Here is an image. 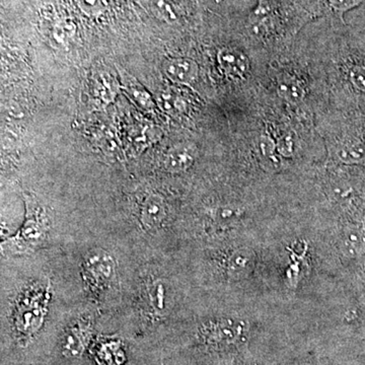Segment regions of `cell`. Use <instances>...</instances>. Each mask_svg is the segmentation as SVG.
<instances>
[{"mask_svg": "<svg viewBox=\"0 0 365 365\" xmlns=\"http://www.w3.org/2000/svg\"><path fill=\"white\" fill-rule=\"evenodd\" d=\"M304 14V11L299 13L297 9L283 6L275 0H258L249 14L248 30L259 39H269L299 25Z\"/></svg>", "mask_w": 365, "mask_h": 365, "instance_id": "obj_1", "label": "cell"}, {"mask_svg": "<svg viewBox=\"0 0 365 365\" xmlns=\"http://www.w3.org/2000/svg\"><path fill=\"white\" fill-rule=\"evenodd\" d=\"M51 294L49 285L33 284L16 297L14 309V325L16 332L31 337L39 332L45 323Z\"/></svg>", "mask_w": 365, "mask_h": 365, "instance_id": "obj_2", "label": "cell"}, {"mask_svg": "<svg viewBox=\"0 0 365 365\" xmlns=\"http://www.w3.org/2000/svg\"><path fill=\"white\" fill-rule=\"evenodd\" d=\"M249 324L234 317H216L206 319L197 330L200 344L212 349H240L249 344Z\"/></svg>", "mask_w": 365, "mask_h": 365, "instance_id": "obj_3", "label": "cell"}, {"mask_svg": "<svg viewBox=\"0 0 365 365\" xmlns=\"http://www.w3.org/2000/svg\"><path fill=\"white\" fill-rule=\"evenodd\" d=\"M25 220L19 232L4 242V248L13 253L23 254L36 250L45 242L50 230L45 209L30 193H24Z\"/></svg>", "mask_w": 365, "mask_h": 365, "instance_id": "obj_4", "label": "cell"}, {"mask_svg": "<svg viewBox=\"0 0 365 365\" xmlns=\"http://www.w3.org/2000/svg\"><path fill=\"white\" fill-rule=\"evenodd\" d=\"M81 275L88 289L96 297H102L117 284V262L104 249L88 250L81 262Z\"/></svg>", "mask_w": 365, "mask_h": 365, "instance_id": "obj_5", "label": "cell"}, {"mask_svg": "<svg viewBox=\"0 0 365 365\" xmlns=\"http://www.w3.org/2000/svg\"><path fill=\"white\" fill-rule=\"evenodd\" d=\"M141 292L144 311L150 317L160 318L170 311L172 294L167 281L160 278H150L144 283Z\"/></svg>", "mask_w": 365, "mask_h": 365, "instance_id": "obj_6", "label": "cell"}, {"mask_svg": "<svg viewBox=\"0 0 365 365\" xmlns=\"http://www.w3.org/2000/svg\"><path fill=\"white\" fill-rule=\"evenodd\" d=\"M220 272L228 280L241 281L249 277L254 268V254L246 248L228 250L217 260Z\"/></svg>", "mask_w": 365, "mask_h": 365, "instance_id": "obj_7", "label": "cell"}, {"mask_svg": "<svg viewBox=\"0 0 365 365\" xmlns=\"http://www.w3.org/2000/svg\"><path fill=\"white\" fill-rule=\"evenodd\" d=\"M93 338V326L90 319H78L71 324L62 336L61 350L67 359L83 356Z\"/></svg>", "mask_w": 365, "mask_h": 365, "instance_id": "obj_8", "label": "cell"}, {"mask_svg": "<svg viewBox=\"0 0 365 365\" xmlns=\"http://www.w3.org/2000/svg\"><path fill=\"white\" fill-rule=\"evenodd\" d=\"M335 157L345 165L365 163V125H357L342 136L336 144Z\"/></svg>", "mask_w": 365, "mask_h": 365, "instance_id": "obj_9", "label": "cell"}, {"mask_svg": "<svg viewBox=\"0 0 365 365\" xmlns=\"http://www.w3.org/2000/svg\"><path fill=\"white\" fill-rule=\"evenodd\" d=\"M168 215L167 202L160 194H148L139 206V222L146 232H158L163 227L167 222Z\"/></svg>", "mask_w": 365, "mask_h": 365, "instance_id": "obj_10", "label": "cell"}, {"mask_svg": "<svg viewBox=\"0 0 365 365\" xmlns=\"http://www.w3.org/2000/svg\"><path fill=\"white\" fill-rule=\"evenodd\" d=\"M198 158V148L192 143L175 144L165 153L163 158V168L170 174H181L193 167Z\"/></svg>", "mask_w": 365, "mask_h": 365, "instance_id": "obj_11", "label": "cell"}, {"mask_svg": "<svg viewBox=\"0 0 365 365\" xmlns=\"http://www.w3.org/2000/svg\"><path fill=\"white\" fill-rule=\"evenodd\" d=\"M163 74L180 86H192L198 79L199 66L188 57H174L165 60L162 66Z\"/></svg>", "mask_w": 365, "mask_h": 365, "instance_id": "obj_12", "label": "cell"}, {"mask_svg": "<svg viewBox=\"0 0 365 365\" xmlns=\"http://www.w3.org/2000/svg\"><path fill=\"white\" fill-rule=\"evenodd\" d=\"M217 62L222 71L232 78H247L251 69L248 57L237 48L220 49L217 53Z\"/></svg>", "mask_w": 365, "mask_h": 365, "instance_id": "obj_13", "label": "cell"}, {"mask_svg": "<svg viewBox=\"0 0 365 365\" xmlns=\"http://www.w3.org/2000/svg\"><path fill=\"white\" fill-rule=\"evenodd\" d=\"M276 90L279 97L290 104H299L307 96L306 85L297 76L287 72L278 76Z\"/></svg>", "mask_w": 365, "mask_h": 365, "instance_id": "obj_14", "label": "cell"}, {"mask_svg": "<svg viewBox=\"0 0 365 365\" xmlns=\"http://www.w3.org/2000/svg\"><path fill=\"white\" fill-rule=\"evenodd\" d=\"M122 83L129 97L136 103L139 107L144 110H153L155 107V101L151 98L148 91L144 88V86L139 83L135 78L129 76L127 72H122Z\"/></svg>", "mask_w": 365, "mask_h": 365, "instance_id": "obj_15", "label": "cell"}, {"mask_svg": "<svg viewBox=\"0 0 365 365\" xmlns=\"http://www.w3.org/2000/svg\"><path fill=\"white\" fill-rule=\"evenodd\" d=\"M244 215V209L235 205H220L208 209V216L213 227H228L241 220Z\"/></svg>", "mask_w": 365, "mask_h": 365, "instance_id": "obj_16", "label": "cell"}, {"mask_svg": "<svg viewBox=\"0 0 365 365\" xmlns=\"http://www.w3.org/2000/svg\"><path fill=\"white\" fill-rule=\"evenodd\" d=\"M364 234L356 227L345 230L341 241V250L347 256H357L364 247Z\"/></svg>", "mask_w": 365, "mask_h": 365, "instance_id": "obj_17", "label": "cell"}, {"mask_svg": "<svg viewBox=\"0 0 365 365\" xmlns=\"http://www.w3.org/2000/svg\"><path fill=\"white\" fill-rule=\"evenodd\" d=\"M365 0H322L327 13L339 18L344 23V14L364 4Z\"/></svg>", "mask_w": 365, "mask_h": 365, "instance_id": "obj_18", "label": "cell"}, {"mask_svg": "<svg viewBox=\"0 0 365 365\" xmlns=\"http://www.w3.org/2000/svg\"><path fill=\"white\" fill-rule=\"evenodd\" d=\"M276 148H277L278 155L281 158H289L294 157L295 150H297V138L292 131H287L281 134L276 139Z\"/></svg>", "mask_w": 365, "mask_h": 365, "instance_id": "obj_19", "label": "cell"}, {"mask_svg": "<svg viewBox=\"0 0 365 365\" xmlns=\"http://www.w3.org/2000/svg\"><path fill=\"white\" fill-rule=\"evenodd\" d=\"M81 6L86 13L96 14L104 9V0H79Z\"/></svg>", "mask_w": 365, "mask_h": 365, "instance_id": "obj_20", "label": "cell"}]
</instances>
